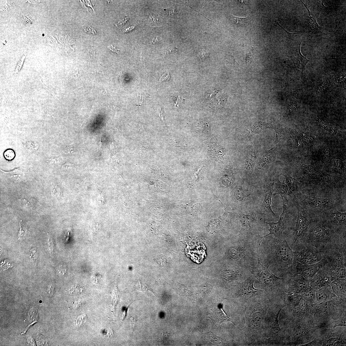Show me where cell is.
<instances>
[{
    "label": "cell",
    "instance_id": "obj_1",
    "mask_svg": "<svg viewBox=\"0 0 346 346\" xmlns=\"http://www.w3.org/2000/svg\"><path fill=\"white\" fill-rule=\"evenodd\" d=\"M252 273L261 283L267 286L273 284L275 280L278 279L272 274L268 268L264 267L258 259V265L251 267Z\"/></svg>",
    "mask_w": 346,
    "mask_h": 346
},
{
    "label": "cell",
    "instance_id": "obj_2",
    "mask_svg": "<svg viewBox=\"0 0 346 346\" xmlns=\"http://www.w3.org/2000/svg\"><path fill=\"white\" fill-rule=\"evenodd\" d=\"M296 206L298 209V217L296 222L295 235L296 238H299L303 235L308 226L309 215L307 212L296 202Z\"/></svg>",
    "mask_w": 346,
    "mask_h": 346
},
{
    "label": "cell",
    "instance_id": "obj_3",
    "mask_svg": "<svg viewBox=\"0 0 346 346\" xmlns=\"http://www.w3.org/2000/svg\"><path fill=\"white\" fill-rule=\"evenodd\" d=\"M287 208L284 202H283V211L278 222H266L270 226V228L269 230V233L268 235L261 237L265 238L271 235H274L276 237H279L282 235L283 231L286 228L283 220L287 212Z\"/></svg>",
    "mask_w": 346,
    "mask_h": 346
},
{
    "label": "cell",
    "instance_id": "obj_4",
    "mask_svg": "<svg viewBox=\"0 0 346 346\" xmlns=\"http://www.w3.org/2000/svg\"><path fill=\"white\" fill-rule=\"evenodd\" d=\"M298 262L304 265H311L318 263L321 258L317 253L309 251L299 252L296 255Z\"/></svg>",
    "mask_w": 346,
    "mask_h": 346
},
{
    "label": "cell",
    "instance_id": "obj_5",
    "mask_svg": "<svg viewBox=\"0 0 346 346\" xmlns=\"http://www.w3.org/2000/svg\"><path fill=\"white\" fill-rule=\"evenodd\" d=\"M254 281L249 279L241 285L239 291V296L241 298H250L258 295L262 290L256 289L254 287Z\"/></svg>",
    "mask_w": 346,
    "mask_h": 346
},
{
    "label": "cell",
    "instance_id": "obj_6",
    "mask_svg": "<svg viewBox=\"0 0 346 346\" xmlns=\"http://www.w3.org/2000/svg\"><path fill=\"white\" fill-rule=\"evenodd\" d=\"M304 201L314 208L322 209L333 205L335 201L333 199L318 198L312 196H305Z\"/></svg>",
    "mask_w": 346,
    "mask_h": 346
},
{
    "label": "cell",
    "instance_id": "obj_7",
    "mask_svg": "<svg viewBox=\"0 0 346 346\" xmlns=\"http://www.w3.org/2000/svg\"><path fill=\"white\" fill-rule=\"evenodd\" d=\"M298 262L296 266L297 271L306 278L314 277L320 268L319 262L311 265H304Z\"/></svg>",
    "mask_w": 346,
    "mask_h": 346
},
{
    "label": "cell",
    "instance_id": "obj_8",
    "mask_svg": "<svg viewBox=\"0 0 346 346\" xmlns=\"http://www.w3.org/2000/svg\"><path fill=\"white\" fill-rule=\"evenodd\" d=\"M278 254L283 261L291 262L292 260L294 253L289 246L286 241L284 240L279 244Z\"/></svg>",
    "mask_w": 346,
    "mask_h": 346
},
{
    "label": "cell",
    "instance_id": "obj_9",
    "mask_svg": "<svg viewBox=\"0 0 346 346\" xmlns=\"http://www.w3.org/2000/svg\"><path fill=\"white\" fill-rule=\"evenodd\" d=\"M301 43V42L298 48L296 49L292 58L299 70L303 72L306 69V65L309 60L302 55L301 52L300 47Z\"/></svg>",
    "mask_w": 346,
    "mask_h": 346
},
{
    "label": "cell",
    "instance_id": "obj_10",
    "mask_svg": "<svg viewBox=\"0 0 346 346\" xmlns=\"http://www.w3.org/2000/svg\"><path fill=\"white\" fill-rule=\"evenodd\" d=\"M276 184V192L274 195H280L282 198H284L285 202H288V196L291 197L293 194L292 192L286 184L280 183L278 181Z\"/></svg>",
    "mask_w": 346,
    "mask_h": 346
},
{
    "label": "cell",
    "instance_id": "obj_11",
    "mask_svg": "<svg viewBox=\"0 0 346 346\" xmlns=\"http://www.w3.org/2000/svg\"><path fill=\"white\" fill-rule=\"evenodd\" d=\"M230 20L237 27H245L251 23L252 20L249 17H238L232 15H230Z\"/></svg>",
    "mask_w": 346,
    "mask_h": 346
},
{
    "label": "cell",
    "instance_id": "obj_12",
    "mask_svg": "<svg viewBox=\"0 0 346 346\" xmlns=\"http://www.w3.org/2000/svg\"><path fill=\"white\" fill-rule=\"evenodd\" d=\"M273 184L271 185L265 190V197L264 201V204L265 208L268 209V210L270 211L272 214L275 215V214L272 210L271 208V198L272 193H273Z\"/></svg>",
    "mask_w": 346,
    "mask_h": 346
},
{
    "label": "cell",
    "instance_id": "obj_13",
    "mask_svg": "<svg viewBox=\"0 0 346 346\" xmlns=\"http://www.w3.org/2000/svg\"><path fill=\"white\" fill-rule=\"evenodd\" d=\"M263 315L260 312H257L254 313L252 316L251 320H250V325L254 330L260 327L263 320Z\"/></svg>",
    "mask_w": 346,
    "mask_h": 346
},
{
    "label": "cell",
    "instance_id": "obj_14",
    "mask_svg": "<svg viewBox=\"0 0 346 346\" xmlns=\"http://www.w3.org/2000/svg\"><path fill=\"white\" fill-rule=\"evenodd\" d=\"M301 1L304 5L305 7H306V9H307L308 11V12L309 15L308 19V24L310 29L314 31L318 30H319L320 29L325 30V28H323V27H320L318 25L316 19L314 17H313L311 15H310V11L308 9V8L306 6V5H305V4L303 2H302V1Z\"/></svg>",
    "mask_w": 346,
    "mask_h": 346
},
{
    "label": "cell",
    "instance_id": "obj_15",
    "mask_svg": "<svg viewBox=\"0 0 346 346\" xmlns=\"http://www.w3.org/2000/svg\"><path fill=\"white\" fill-rule=\"evenodd\" d=\"M327 231L322 226L315 227L313 230V234L314 238L318 240L325 239L327 234Z\"/></svg>",
    "mask_w": 346,
    "mask_h": 346
},
{
    "label": "cell",
    "instance_id": "obj_16",
    "mask_svg": "<svg viewBox=\"0 0 346 346\" xmlns=\"http://www.w3.org/2000/svg\"><path fill=\"white\" fill-rule=\"evenodd\" d=\"M252 215L242 213L241 215L240 221L242 224L241 231L244 230L250 226L252 219Z\"/></svg>",
    "mask_w": 346,
    "mask_h": 346
},
{
    "label": "cell",
    "instance_id": "obj_17",
    "mask_svg": "<svg viewBox=\"0 0 346 346\" xmlns=\"http://www.w3.org/2000/svg\"><path fill=\"white\" fill-rule=\"evenodd\" d=\"M4 173L11 179L20 180L23 177V173L20 168L15 169V170L9 171H5L1 170Z\"/></svg>",
    "mask_w": 346,
    "mask_h": 346
},
{
    "label": "cell",
    "instance_id": "obj_18",
    "mask_svg": "<svg viewBox=\"0 0 346 346\" xmlns=\"http://www.w3.org/2000/svg\"><path fill=\"white\" fill-rule=\"evenodd\" d=\"M255 159V154L252 151H250L247 155L245 165V169L247 171L251 170L254 165Z\"/></svg>",
    "mask_w": 346,
    "mask_h": 346
},
{
    "label": "cell",
    "instance_id": "obj_19",
    "mask_svg": "<svg viewBox=\"0 0 346 346\" xmlns=\"http://www.w3.org/2000/svg\"><path fill=\"white\" fill-rule=\"evenodd\" d=\"M327 280L321 277H318L313 279L311 284L312 287L316 290H318L325 286L326 285Z\"/></svg>",
    "mask_w": 346,
    "mask_h": 346
},
{
    "label": "cell",
    "instance_id": "obj_20",
    "mask_svg": "<svg viewBox=\"0 0 346 346\" xmlns=\"http://www.w3.org/2000/svg\"><path fill=\"white\" fill-rule=\"evenodd\" d=\"M286 183L290 190L292 192H296L298 189V182L296 180L291 177L285 176Z\"/></svg>",
    "mask_w": 346,
    "mask_h": 346
},
{
    "label": "cell",
    "instance_id": "obj_21",
    "mask_svg": "<svg viewBox=\"0 0 346 346\" xmlns=\"http://www.w3.org/2000/svg\"><path fill=\"white\" fill-rule=\"evenodd\" d=\"M335 221L340 224H345L346 220V212H341L337 211L334 213Z\"/></svg>",
    "mask_w": 346,
    "mask_h": 346
},
{
    "label": "cell",
    "instance_id": "obj_22",
    "mask_svg": "<svg viewBox=\"0 0 346 346\" xmlns=\"http://www.w3.org/2000/svg\"><path fill=\"white\" fill-rule=\"evenodd\" d=\"M248 196V193L242 188L238 189L235 192V196L236 199L239 201H244Z\"/></svg>",
    "mask_w": 346,
    "mask_h": 346
},
{
    "label": "cell",
    "instance_id": "obj_23",
    "mask_svg": "<svg viewBox=\"0 0 346 346\" xmlns=\"http://www.w3.org/2000/svg\"><path fill=\"white\" fill-rule=\"evenodd\" d=\"M332 285L335 291L339 292L345 287V281L344 279L336 280L332 283Z\"/></svg>",
    "mask_w": 346,
    "mask_h": 346
},
{
    "label": "cell",
    "instance_id": "obj_24",
    "mask_svg": "<svg viewBox=\"0 0 346 346\" xmlns=\"http://www.w3.org/2000/svg\"><path fill=\"white\" fill-rule=\"evenodd\" d=\"M295 285L296 287L301 290H306L308 287L307 282L303 279H299L296 280Z\"/></svg>",
    "mask_w": 346,
    "mask_h": 346
},
{
    "label": "cell",
    "instance_id": "obj_25",
    "mask_svg": "<svg viewBox=\"0 0 346 346\" xmlns=\"http://www.w3.org/2000/svg\"><path fill=\"white\" fill-rule=\"evenodd\" d=\"M25 146L27 149L32 151L37 150L39 147V145L37 143L31 141L27 142Z\"/></svg>",
    "mask_w": 346,
    "mask_h": 346
},
{
    "label": "cell",
    "instance_id": "obj_26",
    "mask_svg": "<svg viewBox=\"0 0 346 346\" xmlns=\"http://www.w3.org/2000/svg\"><path fill=\"white\" fill-rule=\"evenodd\" d=\"M19 224L20 226V228L19 231L18 236L19 239H22L25 236L28 232V230L26 227L24 225L22 221L21 220L19 222Z\"/></svg>",
    "mask_w": 346,
    "mask_h": 346
},
{
    "label": "cell",
    "instance_id": "obj_27",
    "mask_svg": "<svg viewBox=\"0 0 346 346\" xmlns=\"http://www.w3.org/2000/svg\"><path fill=\"white\" fill-rule=\"evenodd\" d=\"M26 56V54H24L21 57V58L19 61L18 63L16 66L15 69L14 73V75H15L17 74V73L20 71L23 65L24 60H25Z\"/></svg>",
    "mask_w": 346,
    "mask_h": 346
},
{
    "label": "cell",
    "instance_id": "obj_28",
    "mask_svg": "<svg viewBox=\"0 0 346 346\" xmlns=\"http://www.w3.org/2000/svg\"><path fill=\"white\" fill-rule=\"evenodd\" d=\"M137 289L138 291H140L143 292L145 293L148 292L149 291H151L148 287H147V286L145 283L142 282L140 281H139V282L138 286L137 288Z\"/></svg>",
    "mask_w": 346,
    "mask_h": 346
},
{
    "label": "cell",
    "instance_id": "obj_29",
    "mask_svg": "<svg viewBox=\"0 0 346 346\" xmlns=\"http://www.w3.org/2000/svg\"><path fill=\"white\" fill-rule=\"evenodd\" d=\"M303 297L306 300H312L314 299L315 296L312 290L307 291L305 292L303 295Z\"/></svg>",
    "mask_w": 346,
    "mask_h": 346
},
{
    "label": "cell",
    "instance_id": "obj_30",
    "mask_svg": "<svg viewBox=\"0 0 346 346\" xmlns=\"http://www.w3.org/2000/svg\"><path fill=\"white\" fill-rule=\"evenodd\" d=\"M316 298L318 301H322L326 299L327 296L326 293L323 291H319L316 293Z\"/></svg>",
    "mask_w": 346,
    "mask_h": 346
},
{
    "label": "cell",
    "instance_id": "obj_31",
    "mask_svg": "<svg viewBox=\"0 0 346 346\" xmlns=\"http://www.w3.org/2000/svg\"><path fill=\"white\" fill-rule=\"evenodd\" d=\"M280 311V310L278 313V314L276 315V318H275L273 325H272V328H273L274 330L276 331H279L280 329L278 323V318L279 315Z\"/></svg>",
    "mask_w": 346,
    "mask_h": 346
},
{
    "label": "cell",
    "instance_id": "obj_32",
    "mask_svg": "<svg viewBox=\"0 0 346 346\" xmlns=\"http://www.w3.org/2000/svg\"><path fill=\"white\" fill-rule=\"evenodd\" d=\"M299 306L300 308L303 311H306L307 309V304L304 300L302 299L300 302Z\"/></svg>",
    "mask_w": 346,
    "mask_h": 346
},
{
    "label": "cell",
    "instance_id": "obj_33",
    "mask_svg": "<svg viewBox=\"0 0 346 346\" xmlns=\"http://www.w3.org/2000/svg\"><path fill=\"white\" fill-rule=\"evenodd\" d=\"M209 55L208 52L205 50H202L199 54V56L201 59H205L208 58Z\"/></svg>",
    "mask_w": 346,
    "mask_h": 346
},
{
    "label": "cell",
    "instance_id": "obj_34",
    "mask_svg": "<svg viewBox=\"0 0 346 346\" xmlns=\"http://www.w3.org/2000/svg\"><path fill=\"white\" fill-rule=\"evenodd\" d=\"M34 249H32V250H31V255L30 256V257L32 261H34V263H36L35 262V261H36L37 259V255L36 254V251H35V250Z\"/></svg>",
    "mask_w": 346,
    "mask_h": 346
},
{
    "label": "cell",
    "instance_id": "obj_35",
    "mask_svg": "<svg viewBox=\"0 0 346 346\" xmlns=\"http://www.w3.org/2000/svg\"><path fill=\"white\" fill-rule=\"evenodd\" d=\"M23 18L24 23L26 24H29L32 21V18L30 16H23Z\"/></svg>",
    "mask_w": 346,
    "mask_h": 346
},
{
    "label": "cell",
    "instance_id": "obj_36",
    "mask_svg": "<svg viewBox=\"0 0 346 346\" xmlns=\"http://www.w3.org/2000/svg\"><path fill=\"white\" fill-rule=\"evenodd\" d=\"M130 318L131 320V328L132 329L133 331V330H134L135 328L136 323H137V319H136V318H135L134 317H131Z\"/></svg>",
    "mask_w": 346,
    "mask_h": 346
},
{
    "label": "cell",
    "instance_id": "obj_37",
    "mask_svg": "<svg viewBox=\"0 0 346 346\" xmlns=\"http://www.w3.org/2000/svg\"><path fill=\"white\" fill-rule=\"evenodd\" d=\"M302 298H303V297L302 296L299 295H294L293 297L294 301L296 302V303H299L302 300Z\"/></svg>",
    "mask_w": 346,
    "mask_h": 346
},
{
    "label": "cell",
    "instance_id": "obj_38",
    "mask_svg": "<svg viewBox=\"0 0 346 346\" xmlns=\"http://www.w3.org/2000/svg\"><path fill=\"white\" fill-rule=\"evenodd\" d=\"M64 151L65 153H72L75 151V149L71 146H68L65 147L64 148Z\"/></svg>",
    "mask_w": 346,
    "mask_h": 346
},
{
    "label": "cell",
    "instance_id": "obj_39",
    "mask_svg": "<svg viewBox=\"0 0 346 346\" xmlns=\"http://www.w3.org/2000/svg\"><path fill=\"white\" fill-rule=\"evenodd\" d=\"M177 50V48L174 47H170L167 49L166 53L170 54L171 53L175 52Z\"/></svg>",
    "mask_w": 346,
    "mask_h": 346
},
{
    "label": "cell",
    "instance_id": "obj_40",
    "mask_svg": "<svg viewBox=\"0 0 346 346\" xmlns=\"http://www.w3.org/2000/svg\"><path fill=\"white\" fill-rule=\"evenodd\" d=\"M252 51H250V53L248 54H247L246 57V60L247 62H249L251 61L252 57Z\"/></svg>",
    "mask_w": 346,
    "mask_h": 346
},
{
    "label": "cell",
    "instance_id": "obj_41",
    "mask_svg": "<svg viewBox=\"0 0 346 346\" xmlns=\"http://www.w3.org/2000/svg\"><path fill=\"white\" fill-rule=\"evenodd\" d=\"M58 271L61 274H64L67 271V269L63 266H60L59 267Z\"/></svg>",
    "mask_w": 346,
    "mask_h": 346
},
{
    "label": "cell",
    "instance_id": "obj_42",
    "mask_svg": "<svg viewBox=\"0 0 346 346\" xmlns=\"http://www.w3.org/2000/svg\"><path fill=\"white\" fill-rule=\"evenodd\" d=\"M84 29L85 30V31L87 32H88L89 33H91L93 34H94L95 33H96V31H95L93 28H92V27H91L90 26H89V27H87V28L86 27V28H84Z\"/></svg>",
    "mask_w": 346,
    "mask_h": 346
},
{
    "label": "cell",
    "instance_id": "obj_43",
    "mask_svg": "<svg viewBox=\"0 0 346 346\" xmlns=\"http://www.w3.org/2000/svg\"><path fill=\"white\" fill-rule=\"evenodd\" d=\"M107 48L109 50H110L114 52H116L118 54L119 53V50H118L115 47H113L112 45L108 46Z\"/></svg>",
    "mask_w": 346,
    "mask_h": 346
},
{
    "label": "cell",
    "instance_id": "obj_44",
    "mask_svg": "<svg viewBox=\"0 0 346 346\" xmlns=\"http://www.w3.org/2000/svg\"><path fill=\"white\" fill-rule=\"evenodd\" d=\"M159 115L161 118L163 122H165L164 114L161 108H160L159 112Z\"/></svg>",
    "mask_w": 346,
    "mask_h": 346
},
{
    "label": "cell",
    "instance_id": "obj_45",
    "mask_svg": "<svg viewBox=\"0 0 346 346\" xmlns=\"http://www.w3.org/2000/svg\"><path fill=\"white\" fill-rule=\"evenodd\" d=\"M48 244L50 251L52 252L53 250V242L51 239L50 238V237L49 239Z\"/></svg>",
    "mask_w": 346,
    "mask_h": 346
},
{
    "label": "cell",
    "instance_id": "obj_46",
    "mask_svg": "<svg viewBox=\"0 0 346 346\" xmlns=\"http://www.w3.org/2000/svg\"><path fill=\"white\" fill-rule=\"evenodd\" d=\"M170 78V76L169 74L168 73V75L165 78L163 77L162 76L160 79L159 81H167Z\"/></svg>",
    "mask_w": 346,
    "mask_h": 346
},
{
    "label": "cell",
    "instance_id": "obj_47",
    "mask_svg": "<svg viewBox=\"0 0 346 346\" xmlns=\"http://www.w3.org/2000/svg\"><path fill=\"white\" fill-rule=\"evenodd\" d=\"M229 58H230V62H233V63H234V64H237L239 65L238 64V62H237L235 60V58H234V57L233 55L231 56H230V57H229Z\"/></svg>",
    "mask_w": 346,
    "mask_h": 346
},
{
    "label": "cell",
    "instance_id": "obj_48",
    "mask_svg": "<svg viewBox=\"0 0 346 346\" xmlns=\"http://www.w3.org/2000/svg\"><path fill=\"white\" fill-rule=\"evenodd\" d=\"M27 1V2L29 3H31V4L32 3V4H37L38 3H40V1Z\"/></svg>",
    "mask_w": 346,
    "mask_h": 346
},
{
    "label": "cell",
    "instance_id": "obj_49",
    "mask_svg": "<svg viewBox=\"0 0 346 346\" xmlns=\"http://www.w3.org/2000/svg\"><path fill=\"white\" fill-rule=\"evenodd\" d=\"M246 1H236L237 2H238L239 3H241V4H244V5L245 4V3L246 2Z\"/></svg>",
    "mask_w": 346,
    "mask_h": 346
}]
</instances>
